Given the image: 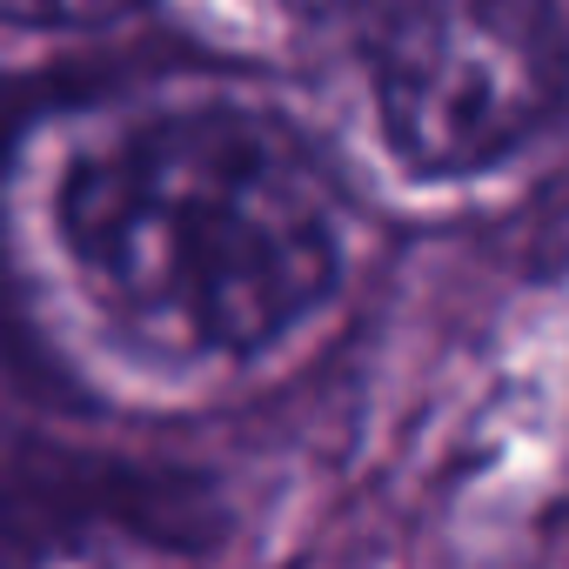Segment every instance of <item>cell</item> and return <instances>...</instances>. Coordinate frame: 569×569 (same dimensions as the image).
I'll list each match as a JSON object with an SVG mask.
<instances>
[{
  "label": "cell",
  "mask_w": 569,
  "mask_h": 569,
  "mask_svg": "<svg viewBox=\"0 0 569 569\" xmlns=\"http://www.w3.org/2000/svg\"><path fill=\"white\" fill-rule=\"evenodd\" d=\"M54 228L94 309L148 356L241 362L342 281V201L316 141L254 101H181L68 154Z\"/></svg>",
  "instance_id": "obj_1"
},
{
  "label": "cell",
  "mask_w": 569,
  "mask_h": 569,
  "mask_svg": "<svg viewBox=\"0 0 569 569\" xmlns=\"http://www.w3.org/2000/svg\"><path fill=\"white\" fill-rule=\"evenodd\" d=\"M362 68L389 154L416 181H469L569 108L562 0H362Z\"/></svg>",
  "instance_id": "obj_2"
},
{
  "label": "cell",
  "mask_w": 569,
  "mask_h": 569,
  "mask_svg": "<svg viewBox=\"0 0 569 569\" xmlns=\"http://www.w3.org/2000/svg\"><path fill=\"white\" fill-rule=\"evenodd\" d=\"M14 28H54V34H81V28H108L121 14H134L141 0H0Z\"/></svg>",
  "instance_id": "obj_3"
}]
</instances>
